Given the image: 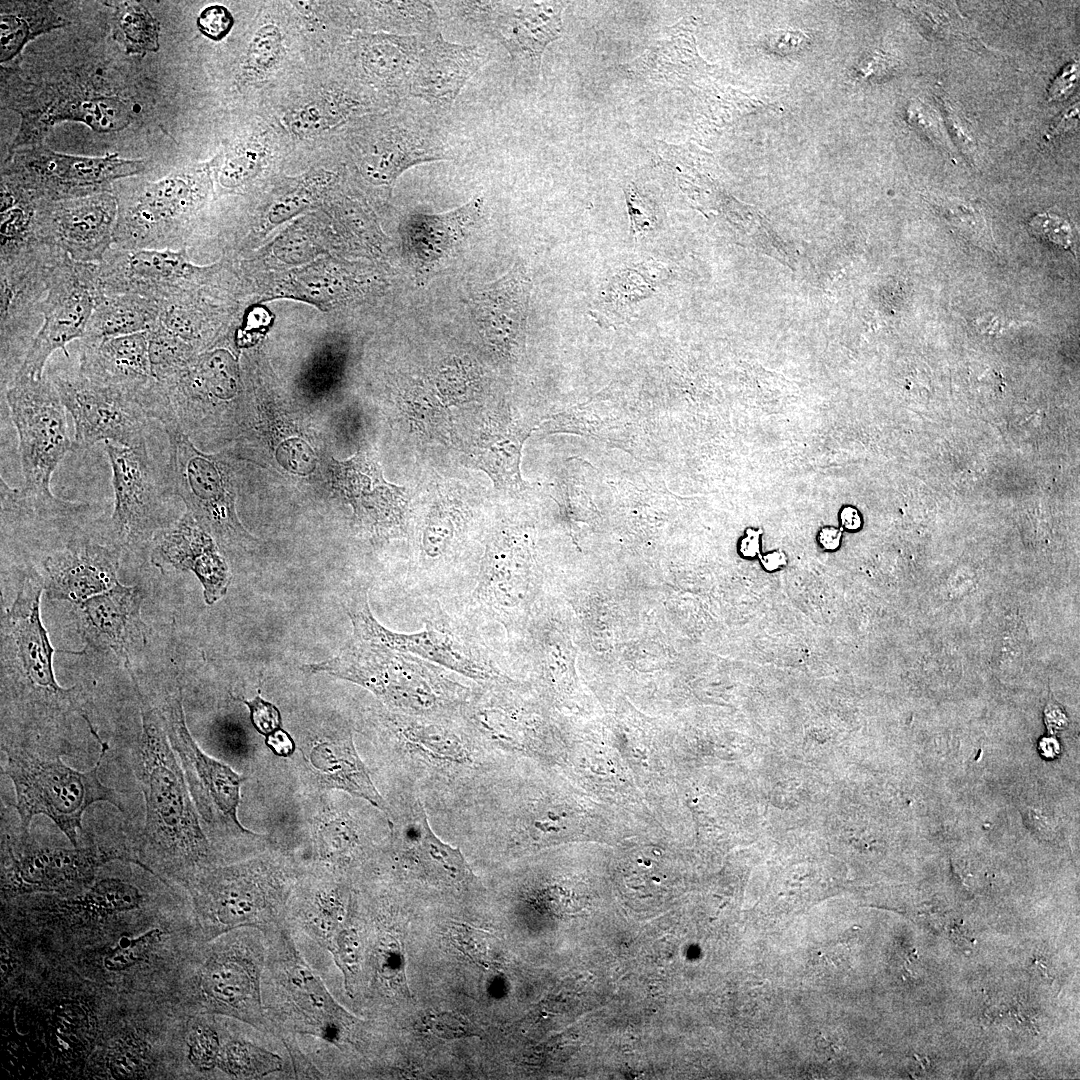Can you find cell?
<instances>
[{
	"label": "cell",
	"mask_w": 1080,
	"mask_h": 1080,
	"mask_svg": "<svg viewBox=\"0 0 1080 1080\" xmlns=\"http://www.w3.org/2000/svg\"><path fill=\"white\" fill-rule=\"evenodd\" d=\"M353 633L340 652L307 664L306 672H325L371 691L394 712L441 719L460 712L472 690L455 681L447 669L392 648L369 624L366 588H355L346 600Z\"/></svg>",
	"instance_id": "cell-1"
},
{
	"label": "cell",
	"mask_w": 1080,
	"mask_h": 1080,
	"mask_svg": "<svg viewBox=\"0 0 1080 1080\" xmlns=\"http://www.w3.org/2000/svg\"><path fill=\"white\" fill-rule=\"evenodd\" d=\"M42 576L31 570L21 581L1 625L2 695L21 712L39 720L70 714L84 718L90 733L98 734L84 710L82 689L61 687L53 669L54 648L40 616Z\"/></svg>",
	"instance_id": "cell-2"
},
{
	"label": "cell",
	"mask_w": 1080,
	"mask_h": 1080,
	"mask_svg": "<svg viewBox=\"0 0 1080 1080\" xmlns=\"http://www.w3.org/2000/svg\"><path fill=\"white\" fill-rule=\"evenodd\" d=\"M142 729L138 742L139 781L145 799L144 836L156 847L184 857L204 855L208 843L171 750L160 709L140 689Z\"/></svg>",
	"instance_id": "cell-3"
},
{
	"label": "cell",
	"mask_w": 1080,
	"mask_h": 1080,
	"mask_svg": "<svg viewBox=\"0 0 1080 1080\" xmlns=\"http://www.w3.org/2000/svg\"><path fill=\"white\" fill-rule=\"evenodd\" d=\"M212 162L174 171L158 180L130 177L113 184L118 216L113 247L181 249L191 218L208 201Z\"/></svg>",
	"instance_id": "cell-4"
},
{
	"label": "cell",
	"mask_w": 1080,
	"mask_h": 1080,
	"mask_svg": "<svg viewBox=\"0 0 1080 1080\" xmlns=\"http://www.w3.org/2000/svg\"><path fill=\"white\" fill-rule=\"evenodd\" d=\"M100 746L97 763L87 772L69 767L59 756L45 759L24 750L7 752L4 772L14 786L22 836H28L35 816L44 815L78 847L83 814L93 803L105 801L124 812L117 792L100 781L98 771L109 745Z\"/></svg>",
	"instance_id": "cell-5"
},
{
	"label": "cell",
	"mask_w": 1080,
	"mask_h": 1080,
	"mask_svg": "<svg viewBox=\"0 0 1080 1080\" xmlns=\"http://www.w3.org/2000/svg\"><path fill=\"white\" fill-rule=\"evenodd\" d=\"M369 124L353 137L352 157L360 176L389 194L409 168L455 157L447 134L431 111L405 107Z\"/></svg>",
	"instance_id": "cell-6"
},
{
	"label": "cell",
	"mask_w": 1080,
	"mask_h": 1080,
	"mask_svg": "<svg viewBox=\"0 0 1080 1080\" xmlns=\"http://www.w3.org/2000/svg\"><path fill=\"white\" fill-rule=\"evenodd\" d=\"M11 419L18 434L23 475L20 489L31 495L50 496L52 475L73 450L66 408L50 380L15 376L5 391Z\"/></svg>",
	"instance_id": "cell-7"
},
{
	"label": "cell",
	"mask_w": 1080,
	"mask_h": 1080,
	"mask_svg": "<svg viewBox=\"0 0 1080 1080\" xmlns=\"http://www.w3.org/2000/svg\"><path fill=\"white\" fill-rule=\"evenodd\" d=\"M104 295L98 264L76 262L60 253L49 267L47 292L40 308L42 325L15 376L42 378L53 353L61 350L70 357L67 344L83 338L94 308Z\"/></svg>",
	"instance_id": "cell-8"
},
{
	"label": "cell",
	"mask_w": 1080,
	"mask_h": 1080,
	"mask_svg": "<svg viewBox=\"0 0 1080 1080\" xmlns=\"http://www.w3.org/2000/svg\"><path fill=\"white\" fill-rule=\"evenodd\" d=\"M146 168L144 160L116 154L84 157L57 153L35 144L18 148L5 161L1 180L45 201H60L108 192L121 179Z\"/></svg>",
	"instance_id": "cell-9"
},
{
	"label": "cell",
	"mask_w": 1080,
	"mask_h": 1080,
	"mask_svg": "<svg viewBox=\"0 0 1080 1080\" xmlns=\"http://www.w3.org/2000/svg\"><path fill=\"white\" fill-rule=\"evenodd\" d=\"M63 251L38 245L0 256L1 381L19 370L42 325L41 303L51 263Z\"/></svg>",
	"instance_id": "cell-10"
},
{
	"label": "cell",
	"mask_w": 1080,
	"mask_h": 1080,
	"mask_svg": "<svg viewBox=\"0 0 1080 1080\" xmlns=\"http://www.w3.org/2000/svg\"><path fill=\"white\" fill-rule=\"evenodd\" d=\"M74 422L73 449L100 441L134 446L146 441L149 417L135 394L95 383L78 368L46 373Z\"/></svg>",
	"instance_id": "cell-11"
},
{
	"label": "cell",
	"mask_w": 1080,
	"mask_h": 1080,
	"mask_svg": "<svg viewBox=\"0 0 1080 1080\" xmlns=\"http://www.w3.org/2000/svg\"><path fill=\"white\" fill-rule=\"evenodd\" d=\"M170 442L169 476L188 513L208 533L227 545L244 539L233 505L229 467L218 456L197 450L176 429L166 430Z\"/></svg>",
	"instance_id": "cell-12"
},
{
	"label": "cell",
	"mask_w": 1080,
	"mask_h": 1080,
	"mask_svg": "<svg viewBox=\"0 0 1080 1080\" xmlns=\"http://www.w3.org/2000/svg\"><path fill=\"white\" fill-rule=\"evenodd\" d=\"M104 448L114 492L109 538L122 549L150 548L165 527L157 473L147 443L123 446L104 442Z\"/></svg>",
	"instance_id": "cell-13"
},
{
	"label": "cell",
	"mask_w": 1080,
	"mask_h": 1080,
	"mask_svg": "<svg viewBox=\"0 0 1080 1080\" xmlns=\"http://www.w3.org/2000/svg\"><path fill=\"white\" fill-rule=\"evenodd\" d=\"M369 624L374 633L392 648L412 654L453 673L480 683L505 679L494 656L466 624L449 615L440 604L434 602L424 616V629L400 633L387 629L369 614Z\"/></svg>",
	"instance_id": "cell-14"
},
{
	"label": "cell",
	"mask_w": 1080,
	"mask_h": 1080,
	"mask_svg": "<svg viewBox=\"0 0 1080 1080\" xmlns=\"http://www.w3.org/2000/svg\"><path fill=\"white\" fill-rule=\"evenodd\" d=\"M98 267L106 295L132 293L158 304L209 285L220 269L217 265H195L185 249L114 247Z\"/></svg>",
	"instance_id": "cell-15"
},
{
	"label": "cell",
	"mask_w": 1080,
	"mask_h": 1080,
	"mask_svg": "<svg viewBox=\"0 0 1080 1080\" xmlns=\"http://www.w3.org/2000/svg\"><path fill=\"white\" fill-rule=\"evenodd\" d=\"M118 203L113 192L60 201L40 200L38 235L72 260L99 264L113 247Z\"/></svg>",
	"instance_id": "cell-16"
},
{
	"label": "cell",
	"mask_w": 1080,
	"mask_h": 1080,
	"mask_svg": "<svg viewBox=\"0 0 1080 1080\" xmlns=\"http://www.w3.org/2000/svg\"><path fill=\"white\" fill-rule=\"evenodd\" d=\"M524 540L501 526L490 533L476 583L468 599L471 615L512 626L530 586L529 555Z\"/></svg>",
	"instance_id": "cell-17"
},
{
	"label": "cell",
	"mask_w": 1080,
	"mask_h": 1080,
	"mask_svg": "<svg viewBox=\"0 0 1080 1080\" xmlns=\"http://www.w3.org/2000/svg\"><path fill=\"white\" fill-rule=\"evenodd\" d=\"M122 550L114 542L102 544L85 535L69 539L42 561L48 598L76 606L110 590L119 582Z\"/></svg>",
	"instance_id": "cell-18"
},
{
	"label": "cell",
	"mask_w": 1080,
	"mask_h": 1080,
	"mask_svg": "<svg viewBox=\"0 0 1080 1080\" xmlns=\"http://www.w3.org/2000/svg\"><path fill=\"white\" fill-rule=\"evenodd\" d=\"M144 594L139 586L118 582L110 590L76 605V621L83 639L91 646L112 651L123 662L133 684L137 683L131 655L147 640L141 618Z\"/></svg>",
	"instance_id": "cell-19"
},
{
	"label": "cell",
	"mask_w": 1080,
	"mask_h": 1080,
	"mask_svg": "<svg viewBox=\"0 0 1080 1080\" xmlns=\"http://www.w3.org/2000/svg\"><path fill=\"white\" fill-rule=\"evenodd\" d=\"M160 711L171 747L181 758L202 805H213L238 829L249 832L237 816L244 778L200 749L187 728L179 696L168 698Z\"/></svg>",
	"instance_id": "cell-20"
},
{
	"label": "cell",
	"mask_w": 1080,
	"mask_h": 1080,
	"mask_svg": "<svg viewBox=\"0 0 1080 1080\" xmlns=\"http://www.w3.org/2000/svg\"><path fill=\"white\" fill-rule=\"evenodd\" d=\"M391 828L399 857L414 875L447 886H466L474 881L461 852L434 834L420 802L414 801L391 820Z\"/></svg>",
	"instance_id": "cell-21"
},
{
	"label": "cell",
	"mask_w": 1080,
	"mask_h": 1080,
	"mask_svg": "<svg viewBox=\"0 0 1080 1080\" xmlns=\"http://www.w3.org/2000/svg\"><path fill=\"white\" fill-rule=\"evenodd\" d=\"M151 563L161 569L190 570L203 586L204 599L213 604L227 591L229 574L208 532L190 513L162 529L150 545Z\"/></svg>",
	"instance_id": "cell-22"
},
{
	"label": "cell",
	"mask_w": 1080,
	"mask_h": 1080,
	"mask_svg": "<svg viewBox=\"0 0 1080 1080\" xmlns=\"http://www.w3.org/2000/svg\"><path fill=\"white\" fill-rule=\"evenodd\" d=\"M566 2H502L490 34L510 54L519 73L538 76L542 54L562 30Z\"/></svg>",
	"instance_id": "cell-23"
},
{
	"label": "cell",
	"mask_w": 1080,
	"mask_h": 1080,
	"mask_svg": "<svg viewBox=\"0 0 1080 1080\" xmlns=\"http://www.w3.org/2000/svg\"><path fill=\"white\" fill-rule=\"evenodd\" d=\"M427 37L384 32L358 34L353 41L352 53L361 80L377 89L389 102L409 96Z\"/></svg>",
	"instance_id": "cell-24"
},
{
	"label": "cell",
	"mask_w": 1080,
	"mask_h": 1080,
	"mask_svg": "<svg viewBox=\"0 0 1080 1080\" xmlns=\"http://www.w3.org/2000/svg\"><path fill=\"white\" fill-rule=\"evenodd\" d=\"M487 52L475 45L427 37L413 75L409 96L433 107L448 108L466 82L486 63Z\"/></svg>",
	"instance_id": "cell-25"
},
{
	"label": "cell",
	"mask_w": 1080,
	"mask_h": 1080,
	"mask_svg": "<svg viewBox=\"0 0 1080 1080\" xmlns=\"http://www.w3.org/2000/svg\"><path fill=\"white\" fill-rule=\"evenodd\" d=\"M78 343L77 368L95 383L137 396L154 380L147 332L113 337L95 344Z\"/></svg>",
	"instance_id": "cell-26"
},
{
	"label": "cell",
	"mask_w": 1080,
	"mask_h": 1080,
	"mask_svg": "<svg viewBox=\"0 0 1080 1080\" xmlns=\"http://www.w3.org/2000/svg\"><path fill=\"white\" fill-rule=\"evenodd\" d=\"M483 206V198L476 196L445 213L406 216L401 225L402 238L414 265L428 270L446 257L478 223Z\"/></svg>",
	"instance_id": "cell-27"
},
{
	"label": "cell",
	"mask_w": 1080,
	"mask_h": 1080,
	"mask_svg": "<svg viewBox=\"0 0 1080 1080\" xmlns=\"http://www.w3.org/2000/svg\"><path fill=\"white\" fill-rule=\"evenodd\" d=\"M93 848L29 847L18 857L11 854L12 890H52L69 887L91 877L104 856Z\"/></svg>",
	"instance_id": "cell-28"
},
{
	"label": "cell",
	"mask_w": 1080,
	"mask_h": 1080,
	"mask_svg": "<svg viewBox=\"0 0 1080 1080\" xmlns=\"http://www.w3.org/2000/svg\"><path fill=\"white\" fill-rule=\"evenodd\" d=\"M308 758L317 779L325 787L343 790L388 812L387 804L373 784L349 731L344 730L317 741L312 745Z\"/></svg>",
	"instance_id": "cell-29"
},
{
	"label": "cell",
	"mask_w": 1080,
	"mask_h": 1080,
	"mask_svg": "<svg viewBox=\"0 0 1080 1080\" xmlns=\"http://www.w3.org/2000/svg\"><path fill=\"white\" fill-rule=\"evenodd\" d=\"M157 302L137 294L104 295L97 302L86 327L82 343L149 331L157 322Z\"/></svg>",
	"instance_id": "cell-30"
},
{
	"label": "cell",
	"mask_w": 1080,
	"mask_h": 1080,
	"mask_svg": "<svg viewBox=\"0 0 1080 1080\" xmlns=\"http://www.w3.org/2000/svg\"><path fill=\"white\" fill-rule=\"evenodd\" d=\"M66 21L47 2H1V62L14 58L24 45L41 33L62 27Z\"/></svg>",
	"instance_id": "cell-31"
},
{
	"label": "cell",
	"mask_w": 1080,
	"mask_h": 1080,
	"mask_svg": "<svg viewBox=\"0 0 1080 1080\" xmlns=\"http://www.w3.org/2000/svg\"><path fill=\"white\" fill-rule=\"evenodd\" d=\"M368 102L351 91H327L300 104L285 117L288 129L298 137H310L344 122L366 109Z\"/></svg>",
	"instance_id": "cell-32"
},
{
	"label": "cell",
	"mask_w": 1080,
	"mask_h": 1080,
	"mask_svg": "<svg viewBox=\"0 0 1080 1080\" xmlns=\"http://www.w3.org/2000/svg\"><path fill=\"white\" fill-rule=\"evenodd\" d=\"M512 280L503 278L489 284L477 297L476 320L484 339L493 350L506 352L513 324V309H517Z\"/></svg>",
	"instance_id": "cell-33"
},
{
	"label": "cell",
	"mask_w": 1080,
	"mask_h": 1080,
	"mask_svg": "<svg viewBox=\"0 0 1080 1080\" xmlns=\"http://www.w3.org/2000/svg\"><path fill=\"white\" fill-rule=\"evenodd\" d=\"M205 986L216 1000L234 1008L260 1003L258 971L246 958H228L209 966Z\"/></svg>",
	"instance_id": "cell-34"
},
{
	"label": "cell",
	"mask_w": 1080,
	"mask_h": 1080,
	"mask_svg": "<svg viewBox=\"0 0 1080 1080\" xmlns=\"http://www.w3.org/2000/svg\"><path fill=\"white\" fill-rule=\"evenodd\" d=\"M231 873L215 888L216 913L220 922L237 925L251 922L265 905V891L253 875Z\"/></svg>",
	"instance_id": "cell-35"
},
{
	"label": "cell",
	"mask_w": 1080,
	"mask_h": 1080,
	"mask_svg": "<svg viewBox=\"0 0 1080 1080\" xmlns=\"http://www.w3.org/2000/svg\"><path fill=\"white\" fill-rule=\"evenodd\" d=\"M468 517L453 507L436 505L425 518L421 528L419 548L426 569L447 560L466 528Z\"/></svg>",
	"instance_id": "cell-36"
},
{
	"label": "cell",
	"mask_w": 1080,
	"mask_h": 1080,
	"mask_svg": "<svg viewBox=\"0 0 1080 1080\" xmlns=\"http://www.w3.org/2000/svg\"><path fill=\"white\" fill-rule=\"evenodd\" d=\"M370 15L384 24L391 34L431 36L440 33L439 17L433 2H368Z\"/></svg>",
	"instance_id": "cell-37"
},
{
	"label": "cell",
	"mask_w": 1080,
	"mask_h": 1080,
	"mask_svg": "<svg viewBox=\"0 0 1080 1080\" xmlns=\"http://www.w3.org/2000/svg\"><path fill=\"white\" fill-rule=\"evenodd\" d=\"M469 456L495 484L505 485L512 480L515 472L513 443L496 418L485 425L478 439L472 443Z\"/></svg>",
	"instance_id": "cell-38"
},
{
	"label": "cell",
	"mask_w": 1080,
	"mask_h": 1080,
	"mask_svg": "<svg viewBox=\"0 0 1080 1080\" xmlns=\"http://www.w3.org/2000/svg\"><path fill=\"white\" fill-rule=\"evenodd\" d=\"M114 37L129 53L156 52L159 24L142 4L121 2L116 6Z\"/></svg>",
	"instance_id": "cell-39"
},
{
	"label": "cell",
	"mask_w": 1080,
	"mask_h": 1080,
	"mask_svg": "<svg viewBox=\"0 0 1080 1080\" xmlns=\"http://www.w3.org/2000/svg\"><path fill=\"white\" fill-rule=\"evenodd\" d=\"M266 157V147L260 141L250 139L213 159L212 171L222 188H239L261 171Z\"/></svg>",
	"instance_id": "cell-40"
},
{
	"label": "cell",
	"mask_w": 1080,
	"mask_h": 1080,
	"mask_svg": "<svg viewBox=\"0 0 1080 1080\" xmlns=\"http://www.w3.org/2000/svg\"><path fill=\"white\" fill-rule=\"evenodd\" d=\"M335 174L326 170H313L302 176L297 185L278 197L265 215L268 227L276 226L308 208L333 183Z\"/></svg>",
	"instance_id": "cell-41"
},
{
	"label": "cell",
	"mask_w": 1080,
	"mask_h": 1080,
	"mask_svg": "<svg viewBox=\"0 0 1080 1080\" xmlns=\"http://www.w3.org/2000/svg\"><path fill=\"white\" fill-rule=\"evenodd\" d=\"M219 1066L227 1073L240 1078L263 1077L281 1070V1058L255 1044L235 1041L220 1053Z\"/></svg>",
	"instance_id": "cell-42"
},
{
	"label": "cell",
	"mask_w": 1080,
	"mask_h": 1080,
	"mask_svg": "<svg viewBox=\"0 0 1080 1080\" xmlns=\"http://www.w3.org/2000/svg\"><path fill=\"white\" fill-rule=\"evenodd\" d=\"M283 50L280 28L271 23L262 25L254 34L242 62V74L246 79H260L279 61Z\"/></svg>",
	"instance_id": "cell-43"
},
{
	"label": "cell",
	"mask_w": 1080,
	"mask_h": 1080,
	"mask_svg": "<svg viewBox=\"0 0 1080 1080\" xmlns=\"http://www.w3.org/2000/svg\"><path fill=\"white\" fill-rule=\"evenodd\" d=\"M84 899L93 908L120 912L137 908L142 896L132 884L116 878H105L96 882Z\"/></svg>",
	"instance_id": "cell-44"
},
{
	"label": "cell",
	"mask_w": 1080,
	"mask_h": 1080,
	"mask_svg": "<svg viewBox=\"0 0 1080 1080\" xmlns=\"http://www.w3.org/2000/svg\"><path fill=\"white\" fill-rule=\"evenodd\" d=\"M449 14L477 31L491 33L500 1L436 2Z\"/></svg>",
	"instance_id": "cell-45"
},
{
	"label": "cell",
	"mask_w": 1080,
	"mask_h": 1080,
	"mask_svg": "<svg viewBox=\"0 0 1080 1080\" xmlns=\"http://www.w3.org/2000/svg\"><path fill=\"white\" fill-rule=\"evenodd\" d=\"M333 955L344 975L345 987L350 992L359 970L360 959L359 937L354 928L346 927L338 933L333 945Z\"/></svg>",
	"instance_id": "cell-46"
},
{
	"label": "cell",
	"mask_w": 1080,
	"mask_h": 1080,
	"mask_svg": "<svg viewBox=\"0 0 1080 1080\" xmlns=\"http://www.w3.org/2000/svg\"><path fill=\"white\" fill-rule=\"evenodd\" d=\"M450 936L458 949L473 962L486 968L491 965L488 934L464 924H454L450 928Z\"/></svg>",
	"instance_id": "cell-47"
},
{
	"label": "cell",
	"mask_w": 1080,
	"mask_h": 1080,
	"mask_svg": "<svg viewBox=\"0 0 1080 1080\" xmlns=\"http://www.w3.org/2000/svg\"><path fill=\"white\" fill-rule=\"evenodd\" d=\"M1028 228L1035 238L1059 248L1068 249L1072 243L1069 223L1056 215L1037 214L1029 221Z\"/></svg>",
	"instance_id": "cell-48"
},
{
	"label": "cell",
	"mask_w": 1080,
	"mask_h": 1080,
	"mask_svg": "<svg viewBox=\"0 0 1080 1080\" xmlns=\"http://www.w3.org/2000/svg\"><path fill=\"white\" fill-rule=\"evenodd\" d=\"M189 1060L199 1070H210L220 1057L217 1034L205 1027L195 1029L189 1038Z\"/></svg>",
	"instance_id": "cell-49"
},
{
	"label": "cell",
	"mask_w": 1080,
	"mask_h": 1080,
	"mask_svg": "<svg viewBox=\"0 0 1080 1080\" xmlns=\"http://www.w3.org/2000/svg\"><path fill=\"white\" fill-rule=\"evenodd\" d=\"M160 931L155 929L132 940L128 945L119 947L104 959L105 967L110 971H122L140 961L157 940Z\"/></svg>",
	"instance_id": "cell-50"
},
{
	"label": "cell",
	"mask_w": 1080,
	"mask_h": 1080,
	"mask_svg": "<svg viewBox=\"0 0 1080 1080\" xmlns=\"http://www.w3.org/2000/svg\"><path fill=\"white\" fill-rule=\"evenodd\" d=\"M234 24L231 12L223 5L215 4L203 9L197 17V27L207 38L220 41Z\"/></svg>",
	"instance_id": "cell-51"
},
{
	"label": "cell",
	"mask_w": 1080,
	"mask_h": 1080,
	"mask_svg": "<svg viewBox=\"0 0 1080 1080\" xmlns=\"http://www.w3.org/2000/svg\"><path fill=\"white\" fill-rule=\"evenodd\" d=\"M810 43V37L800 30H779L767 35L763 48L777 55H791L802 51Z\"/></svg>",
	"instance_id": "cell-52"
},
{
	"label": "cell",
	"mask_w": 1080,
	"mask_h": 1080,
	"mask_svg": "<svg viewBox=\"0 0 1080 1080\" xmlns=\"http://www.w3.org/2000/svg\"><path fill=\"white\" fill-rule=\"evenodd\" d=\"M250 710L252 724L256 730L268 736L282 726L279 710L272 703L265 701L260 695L252 700H244Z\"/></svg>",
	"instance_id": "cell-53"
},
{
	"label": "cell",
	"mask_w": 1080,
	"mask_h": 1080,
	"mask_svg": "<svg viewBox=\"0 0 1080 1080\" xmlns=\"http://www.w3.org/2000/svg\"><path fill=\"white\" fill-rule=\"evenodd\" d=\"M424 1021L426 1028L440 1038L455 1039L474 1035L470 1025L452 1013L430 1014Z\"/></svg>",
	"instance_id": "cell-54"
},
{
	"label": "cell",
	"mask_w": 1080,
	"mask_h": 1080,
	"mask_svg": "<svg viewBox=\"0 0 1080 1080\" xmlns=\"http://www.w3.org/2000/svg\"><path fill=\"white\" fill-rule=\"evenodd\" d=\"M319 831L322 844L329 852L341 853L350 849L355 842V834L344 821L327 820Z\"/></svg>",
	"instance_id": "cell-55"
},
{
	"label": "cell",
	"mask_w": 1080,
	"mask_h": 1080,
	"mask_svg": "<svg viewBox=\"0 0 1080 1080\" xmlns=\"http://www.w3.org/2000/svg\"><path fill=\"white\" fill-rule=\"evenodd\" d=\"M141 1066L140 1052L131 1045L119 1047L110 1059V1069L116 1077H132L139 1072Z\"/></svg>",
	"instance_id": "cell-56"
},
{
	"label": "cell",
	"mask_w": 1080,
	"mask_h": 1080,
	"mask_svg": "<svg viewBox=\"0 0 1080 1080\" xmlns=\"http://www.w3.org/2000/svg\"><path fill=\"white\" fill-rule=\"evenodd\" d=\"M1079 79V67L1077 63L1068 64L1053 81L1048 89L1049 99L1062 101L1073 92Z\"/></svg>",
	"instance_id": "cell-57"
},
{
	"label": "cell",
	"mask_w": 1080,
	"mask_h": 1080,
	"mask_svg": "<svg viewBox=\"0 0 1080 1080\" xmlns=\"http://www.w3.org/2000/svg\"><path fill=\"white\" fill-rule=\"evenodd\" d=\"M267 746L278 756L288 757L295 751L292 737L282 728L266 736Z\"/></svg>",
	"instance_id": "cell-58"
},
{
	"label": "cell",
	"mask_w": 1080,
	"mask_h": 1080,
	"mask_svg": "<svg viewBox=\"0 0 1080 1080\" xmlns=\"http://www.w3.org/2000/svg\"><path fill=\"white\" fill-rule=\"evenodd\" d=\"M819 541L825 549H836L840 541V532L835 528L826 527L821 530Z\"/></svg>",
	"instance_id": "cell-59"
},
{
	"label": "cell",
	"mask_w": 1080,
	"mask_h": 1080,
	"mask_svg": "<svg viewBox=\"0 0 1080 1080\" xmlns=\"http://www.w3.org/2000/svg\"><path fill=\"white\" fill-rule=\"evenodd\" d=\"M740 550L745 557L755 556L759 551V534L754 531L745 536L741 541Z\"/></svg>",
	"instance_id": "cell-60"
},
{
	"label": "cell",
	"mask_w": 1080,
	"mask_h": 1080,
	"mask_svg": "<svg viewBox=\"0 0 1080 1080\" xmlns=\"http://www.w3.org/2000/svg\"><path fill=\"white\" fill-rule=\"evenodd\" d=\"M761 563L768 571H774L785 564V557L782 553L773 552L765 555L761 559Z\"/></svg>",
	"instance_id": "cell-61"
},
{
	"label": "cell",
	"mask_w": 1080,
	"mask_h": 1080,
	"mask_svg": "<svg viewBox=\"0 0 1080 1080\" xmlns=\"http://www.w3.org/2000/svg\"><path fill=\"white\" fill-rule=\"evenodd\" d=\"M1039 747L1042 754L1048 758L1056 756L1060 751L1058 742L1051 738L1042 739Z\"/></svg>",
	"instance_id": "cell-62"
},
{
	"label": "cell",
	"mask_w": 1080,
	"mask_h": 1080,
	"mask_svg": "<svg viewBox=\"0 0 1080 1080\" xmlns=\"http://www.w3.org/2000/svg\"><path fill=\"white\" fill-rule=\"evenodd\" d=\"M841 522L847 529H856L859 526V517L855 510L846 509L841 513Z\"/></svg>",
	"instance_id": "cell-63"
}]
</instances>
